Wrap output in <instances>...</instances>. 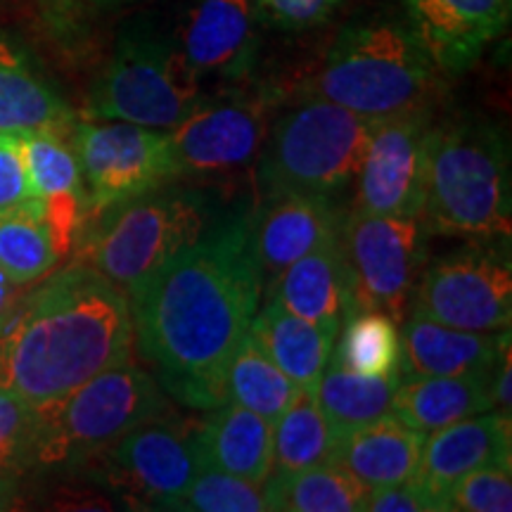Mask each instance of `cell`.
Segmentation results:
<instances>
[{
	"mask_svg": "<svg viewBox=\"0 0 512 512\" xmlns=\"http://www.w3.org/2000/svg\"><path fill=\"white\" fill-rule=\"evenodd\" d=\"M264 280L252 219H221L126 290L133 344L164 394L190 408L226 403V370L259 311Z\"/></svg>",
	"mask_w": 512,
	"mask_h": 512,
	"instance_id": "cell-1",
	"label": "cell"
},
{
	"mask_svg": "<svg viewBox=\"0 0 512 512\" xmlns=\"http://www.w3.org/2000/svg\"><path fill=\"white\" fill-rule=\"evenodd\" d=\"M131 351L126 292L76 261L19 294L0 323V389L43 406L131 361Z\"/></svg>",
	"mask_w": 512,
	"mask_h": 512,
	"instance_id": "cell-2",
	"label": "cell"
},
{
	"mask_svg": "<svg viewBox=\"0 0 512 512\" xmlns=\"http://www.w3.org/2000/svg\"><path fill=\"white\" fill-rule=\"evenodd\" d=\"M441 72L411 24L373 17L335 38L304 95L373 121L430 107Z\"/></svg>",
	"mask_w": 512,
	"mask_h": 512,
	"instance_id": "cell-3",
	"label": "cell"
},
{
	"mask_svg": "<svg viewBox=\"0 0 512 512\" xmlns=\"http://www.w3.org/2000/svg\"><path fill=\"white\" fill-rule=\"evenodd\" d=\"M510 209V155L503 133L486 121L432 124L422 178L425 230L508 238Z\"/></svg>",
	"mask_w": 512,
	"mask_h": 512,
	"instance_id": "cell-4",
	"label": "cell"
},
{
	"mask_svg": "<svg viewBox=\"0 0 512 512\" xmlns=\"http://www.w3.org/2000/svg\"><path fill=\"white\" fill-rule=\"evenodd\" d=\"M164 411V392L150 373L131 361L102 370L74 392L36 406L29 467L69 470L91 463L133 427Z\"/></svg>",
	"mask_w": 512,
	"mask_h": 512,
	"instance_id": "cell-5",
	"label": "cell"
},
{
	"mask_svg": "<svg viewBox=\"0 0 512 512\" xmlns=\"http://www.w3.org/2000/svg\"><path fill=\"white\" fill-rule=\"evenodd\" d=\"M216 221L207 195L164 183L83 219L81 261L126 292Z\"/></svg>",
	"mask_w": 512,
	"mask_h": 512,
	"instance_id": "cell-6",
	"label": "cell"
},
{
	"mask_svg": "<svg viewBox=\"0 0 512 512\" xmlns=\"http://www.w3.org/2000/svg\"><path fill=\"white\" fill-rule=\"evenodd\" d=\"M373 126V119L306 95L268 128L256 176L261 190L266 197H332L356 181Z\"/></svg>",
	"mask_w": 512,
	"mask_h": 512,
	"instance_id": "cell-7",
	"label": "cell"
},
{
	"mask_svg": "<svg viewBox=\"0 0 512 512\" xmlns=\"http://www.w3.org/2000/svg\"><path fill=\"white\" fill-rule=\"evenodd\" d=\"M204 100L174 38L147 22L128 27L88 93V117L171 131Z\"/></svg>",
	"mask_w": 512,
	"mask_h": 512,
	"instance_id": "cell-8",
	"label": "cell"
},
{
	"mask_svg": "<svg viewBox=\"0 0 512 512\" xmlns=\"http://www.w3.org/2000/svg\"><path fill=\"white\" fill-rule=\"evenodd\" d=\"M69 143L81 169L86 200L83 219L178 178L169 131L88 119L74 121Z\"/></svg>",
	"mask_w": 512,
	"mask_h": 512,
	"instance_id": "cell-9",
	"label": "cell"
},
{
	"mask_svg": "<svg viewBox=\"0 0 512 512\" xmlns=\"http://www.w3.org/2000/svg\"><path fill=\"white\" fill-rule=\"evenodd\" d=\"M420 216L356 211L339 226L349 278V306L384 311L399 323L425 261Z\"/></svg>",
	"mask_w": 512,
	"mask_h": 512,
	"instance_id": "cell-10",
	"label": "cell"
},
{
	"mask_svg": "<svg viewBox=\"0 0 512 512\" xmlns=\"http://www.w3.org/2000/svg\"><path fill=\"white\" fill-rule=\"evenodd\" d=\"M413 294V316L458 330H508L512 320L510 259L491 247H463L427 268Z\"/></svg>",
	"mask_w": 512,
	"mask_h": 512,
	"instance_id": "cell-11",
	"label": "cell"
},
{
	"mask_svg": "<svg viewBox=\"0 0 512 512\" xmlns=\"http://www.w3.org/2000/svg\"><path fill=\"white\" fill-rule=\"evenodd\" d=\"M266 93L230 91L207 98L169 131L178 176H226L261 155L271 128Z\"/></svg>",
	"mask_w": 512,
	"mask_h": 512,
	"instance_id": "cell-12",
	"label": "cell"
},
{
	"mask_svg": "<svg viewBox=\"0 0 512 512\" xmlns=\"http://www.w3.org/2000/svg\"><path fill=\"white\" fill-rule=\"evenodd\" d=\"M93 460L102 463L107 479L126 496L166 510H178L190 484L207 467L197 434L169 425L162 415L133 427Z\"/></svg>",
	"mask_w": 512,
	"mask_h": 512,
	"instance_id": "cell-13",
	"label": "cell"
},
{
	"mask_svg": "<svg viewBox=\"0 0 512 512\" xmlns=\"http://www.w3.org/2000/svg\"><path fill=\"white\" fill-rule=\"evenodd\" d=\"M430 128V107L375 121L356 176V211L420 216Z\"/></svg>",
	"mask_w": 512,
	"mask_h": 512,
	"instance_id": "cell-14",
	"label": "cell"
},
{
	"mask_svg": "<svg viewBox=\"0 0 512 512\" xmlns=\"http://www.w3.org/2000/svg\"><path fill=\"white\" fill-rule=\"evenodd\" d=\"M261 17L259 0H195L176 41L192 79H242L256 60Z\"/></svg>",
	"mask_w": 512,
	"mask_h": 512,
	"instance_id": "cell-15",
	"label": "cell"
},
{
	"mask_svg": "<svg viewBox=\"0 0 512 512\" xmlns=\"http://www.w3.org/2000/svg\"><path fill=\"white\" fill-rule=\"evenodd\" d=\"M441 74H463L508 29L512 0H403Z\"/></svg>",
	"mask_w": 512,
	"mask_h": 512,
	"instance_id": "cell-16",
	"label": "cell"
},
{
	"mask_svg": "<svg viewBox=\"0 0 512 512\" xmlns=\"http://www.w3.org/2000/svg\"><path fill=\"white\" fill-rule=\"evenodd\" d=\"M510 456V415L486 411L425 434L415 482L439 503L441 510H451L448 494L460 479L477 467L510 463Z\"/></svg>",
	"mask_w": 512,
	"mask_h": 512,
	"instance_id": "cell-17",
	"label": "cell"
},
{
	"mask_svg": "<svg viewBox=\"0 0 512 512\" xmlns=\"http://www.w3.org/2000/svg\"><path fill=\"white\" fill-rule=\"evenodd\" d=\"M339 219L332 197L325 195H278L268 197L259 219H252L254 256L264 290L313 249L337 238Z\"/></svg>",
	"mask_w": 512,
	"mask_h": 512,
	"instance_id": "cell-18",
	"label": "cell"
},
{
	"mask_svg": "<svg viewBox=\"0 0 512 512\" xmlns=\"http://www.w3.org/2000/svg\"><path fill=\"white\" fill-rule=\"evenodd\" d=\"M508 330H458L437 320L411 316L401 332L399 373L413 377L494 373Z\"/></svg>",
	"mask_w": 512,
	"mask_h": 512,
	"instance_id": "cell-19",
	"label": "cell"
},
{
	"mask_svg": "<svg viewBox=\"0 0 512 512\" xmlns=\"http://www.w3.org/2000/svg\"><path fill=\"white\" fill-rule=\"evenodd\" d=\"M264 294L337 337L349 309V278L339 233L287 266Z\"/></svg>",
	"mask_w": 512,
	"mask_h": 512,
	"instance_id": "cell-20",
	"label": "cell"
},
{
	"mask_svg": "<svg viewBox=\"0 0 512 512\" xmlns=\"http://www.w3.org/2000/svg\"><path fill=\"white\" fill-rule=\"evenodd\" d=\"M422 444L425 434L411 430L394 415H387L339 432L332 463L373 491L413 479L420 465Z\"/></svg>",
	"mask_w": 512,
	"mask_h": 512,
	"instance_id": "cell-21",
	"label": "cell"
},
{
	"mask_svg": "<svg viewBox=\"0 0 512 512\" xmlns=\"http://www.w3.org/2000/svg\"><path fill=\"white\" fill-rule=\"evenodd\" d=\"M197 434L204 465L264 484L273 472V425L240 403L211 408Z\"/></svg>",
	"mask_w": 512,
	"mask_h": 512,
	"instance_id": "cell-22",
	"label": "cell"
},
{
	"mask_svg": "<svg viewBox=\"0 0 512 512\" xmlns=\"http://www.w3.org/2000/svg\"><path fill=\"white\" fill-rule=\"evenodd\" d=\"M494 411L491 373L477 375H403L396 387L392 415L415 432L430 434L472 415Z\"/></svg>",
	"mask_w": 512,
	"mask_h": 512,
	"instance_id": "cell-23",
	"label": "cell"
},
{
	"mask_svg": "<svg viewBox=\"0 0 512 512\" xmlns=\"http://www.w3.org/2000/svg\"><path fill=\"white\" fill-rule=\"evenodd\" d=\"M249 335L290 380L304 392H313L325 368L330 366L337 337L297 313L287 311L275 299L256 311Z\"/></svg>",
	"mask_w": 512,
	"mask_h": 512,
	"instance_id": "cell-24",
	"label": "cell"
},
{
	"mask_svg": "<svg viewBox=\"0 0 512 512\" xmlns=\"http://www.w3.org/2000/svg\"><path fill=\"white\" fill-rule=\"evenodd\" d=\"M74 112L36 64L15 43L0 38V131H62L74 126Z\"/></svg>",
	"mask_w": 512,
	"mask_h": 512,
	"instance_id": "cell-25",
	"label": "cell"
},
{
	"mask_svg": "<svg viewBox=\"0 0 512 512\" xmlns=\"http://www.w3.org/2000/svg\"><path fill=\"white\" fill-rule=\"evenodd\" d=\"M46 204L38 197L0 207V271L17 287H29L60 264Z\"/></svg>",
	"mask_w": 512,
	"mask_h": 512,
	"instance_id": "cell-26",
	"label": "cell"
},
{
	"mask_svg": "<svg viewBox=\"0 0 512 512\" xmlns=\"http://www.w3.org/2000/svg\"><path fill=\"white\" fill-rule=\"evenodd\" d=\"M268 510L361 512L368 489L335 463L299 472H271L264 482Z\"/></svg>",
	"mask_w": 512,
	"mask_h": 512,
	"instance_id": "cell-27",
	"label": "cell"
},
{
	"mask_svg": "<svg viewBox=\"0 0 512 512\" xmlns=\"http://www.w3.org/2000/svg\"><path fill=\"white\" fill-rule=\"evenodd\" d=\"M399 380V370L387 375H363L332 363L311 394L332 425L344 432L392 415Z\"/></svg>",
	"mask_w": 512,
	"mask_h": 512,
	"instance_id": "cell-28",
	"label": "cell"
},
{
	"mask_svg": "<svg viewBox=\"0 0 512 512\" xmlns=\"http://www.w3.org/2000/svg\"><path fill=\"white\" fill-rule=\"evenodd\" d=\"M339 430L311 392H299L273 425V470L299 472L332 463Z\"/></svg>",
	"mask_w": 512,
	"mask_h": 512,
	"instance_id": "cell-29",
	"label": "cell"
},
{
	"mask_svg": "<svg viewBox=\"0 0 512 512\" xmlns=\"http://www.w3.org/2000/svg\"><path fill=\"white\" fill-rule=\"evenodd\" d=\"M302 389L261 351L254 337L242 339L226 370V401L240 403L275 425Z\"/></svg>",
	"mask_w": 512,
	"mask_h": 512,
	"instance_id": "cell-30",
	"label": "cell"
},
{
	"mask_svg": "<svg viewBox=\"0 0 512 512\" xmlns=\"http://www.w3.org/2000/svg\"><path fill=\"white\" fill-rule=\"evenodd\" d=\"M339 332V347L332 351L335 366L363 375H387L399 370L401 335L392 316L349 306Z\"/></svg>",
	"mask_w": 512,
	"mask_h": 512,
	"instance_id": "cell-31",
	"label": "cell"
},
{
	"mask_svg": "<svg viewBox=\"0 0 512 512\" xmlns=\"http://www.w3.org/2000/svg\"><path fill=\"white\" fill-rule=\"evenodd\" d=\"M19 155L24 162L31 197H53L62 192H83L79 159L69 133L62 131H22L17 133Z\"/></svg>",
	"mask_w": 512,
	"mask_h": 512,
	"instance_id": "cell-32",
	"label": "cell"
},
{
	"mask_svg": "<svg viewBox=\"0 0 512 512\" xmlns=\"http://www.w3.org/2000/svg\"><path fill=\"white\" fill-rule=\"evenodd\" d=\"M178 510L192 512H264L268 510L264 484H254L249 479L228 472L204 467L188 494L183 496Z\"/></svg>",
	"mask_w": 512,
	"mask_h": 512,
	"instance_id": "cell-33",
	"label": "cell"
},
{
	"mask_svg": "<svg viewBox=\"0 0 512 512\" xmlns=\"http://www.w3.org/2000/svg\"><path fill=\"white\" fill-rule=\"evenodd\" d=\"M448 508L460 512H510V463L484 465L465 475L448 494Z\"/></svg>",
	"mask_w": 512,
	"mask_h": 512,
	"instance_id": "cell-34",
	"label": "cell"
},
{
	"mask_svg": "<svg viewBox=\"0 0 512 512\" xmlns=\"http://www.w3.org/2000/svg\"><path fill=\"white\" fill-rule=\"evenodd\" d=\"M34 425L36 406L8 389H0V477L29 467Z\"/></svg>",
	"mask_w": 512,
	"mask_h": 512,
	"instance_id": "cell-35",
	"label": "cell"
},
{
	"mask_svg": "<svg viewBox=\"0 0 512 512\" xmlns=\"http://www.w3.org/2000/svg\"><path fill=\"white\" fill-rule=\"evenodd\" d=\"M261 15L278 29L306 31L332 15L339 0H259Z\"/></svg>",
	"mask_w": 512,
	"mask_h": 512,
	"instance_id": "cell-36",
	"label": "cell"
},
{
	"mask_svg": "<svg viewBox=\"0 0 512 512\" xmlns=\"http://www.w3.org/2000/svg\"><path fill=\"white\" fill-rule=\"evenodd\" d=\"M366 510L370 512H441L439 503L413 479L368 491Z\"/></svg>",
	"mask_w": 512,
	"mask_h": 512,
	"instance_id": "cell-37",
	"label": "cell"
},
{
	"mask_svg": "<svg viewBox=\"0 0 512 512\" xmlns=\"http://www.w3.org/2000/svg\"><path fill=\"white\" fill-rule=\"evenodd\" d=\"M29 183L19 155L17 133L0 131V207L29 200Z\"/></svg>",
	"mask_w": 512,
	"mask_h": 512,
	"instance_id": "cell-38",
	"label": "cell"
},
{
	"mask_svg": "<svg viewBox=\"0 0 512 512\" xmlns=\"http://www.w3.org/2000/svg\"><path fill=\"white\" fill-rule=\"evenodd\" d=\"M128 0H53L46 12L48 24L60 34L76 29V24L81 22L86 15L100 10H112L117 5H124Z\"/></svg>",
	"mask_w": 512,
	"mask_h": 512,
	"instance_id": "cell-39",
	"label": "cell"
},
{
	"mask_svg": "<svg viewBox=\"0 0 512 512\" xmlns=\"http://www.w3.org/2000/svg\"><path fill=\"white\" fill-rule=\"evenodd\" d=\"M512 349H510V337L505 339L501 356H498L494 373H491V396H494V408H498V413L510 415V406H512V384H510V370H512Z\"/></svg>",
	"mask_w": 512,
	"mask_h": 512,
	"instance_id": "cell-40",
	"label": "cell"
},
{
	"mask_svg": "<svg viewBox=\"0 0 512 512\" xmlns=\"http://www.w3.org/2000/svg\"><path fill=\"white\" fill-rule=\"evenodd\" d=\"M19 290H22V287L10 283V280L5 278V273L0 271V323H3V318L8 316L12 304H15L19 299Z\"/></svg>",
	"mask_w": 512,
	"mask_h": 512,
	"instance_id": "cell-41",
	"label": "cell"
},
{
	"mask_svg": "<svg viewBox=\"0 0 512 512\" xmlns=\"http://www.w3.org/2000/svg\"><path fill=\"white\" fill-rule=\"evenodd\" d=\"M50 3H53V0H41V10H43V15H46V12H48Z\"/></svg>",
	"mask_w": 512,
	"mask_h": 512,
	"instance_id": "cell-42",
	"label": "cell"
}]
</instances>
